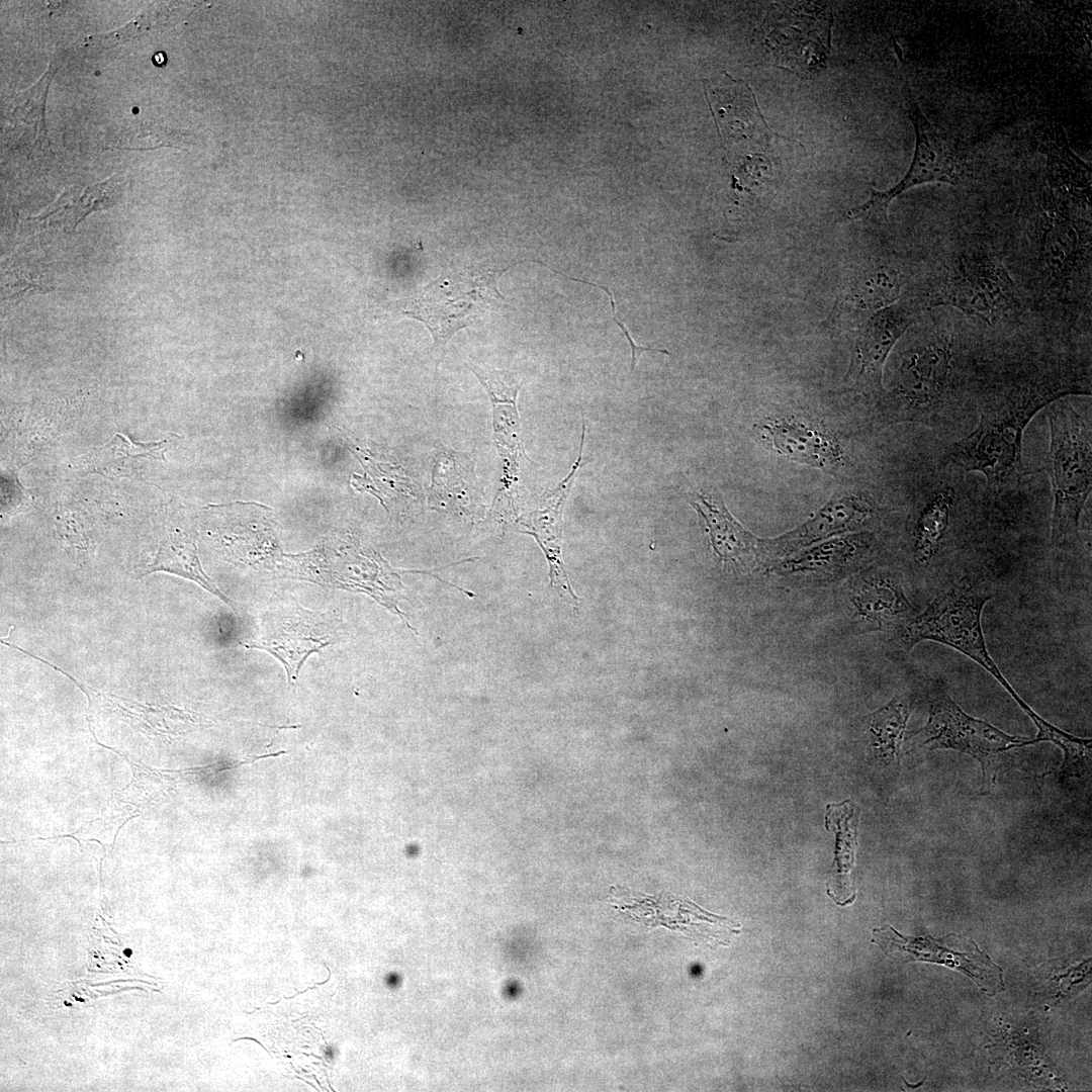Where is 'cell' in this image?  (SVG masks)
<instances>
[{
	"label": "cell",
	"mask_w": 1092,
	"mask_h": 1092,
	"mask_svg": "<svg viewBox=\"0 0 1092 1092\" xmlns=\"http://www.w3.org/2000/svg\"><path fill=\"white\" fill-rule=\"evenodd\" d=\"M932 305H949L994 324L1016 304L1014 282L999 259L983 248H967L943 268L930 296Z\"/></svg>",
	"instance_id": "cell-6"
},
{
	"label": "cell",
	"mask_w": 1092,
	"mask_h": 1092,
	"mask_svg": "<svg viewBox=\"0 0 1092 1092\" xmlns=\"http://www.w3.org/2000/svg\"><path fill=\"white\" fill-rule=\"evenodd\" d=\"M954 502L949 486L938 489L923 507L913 533V556L917 563H929L937 553L948 528Z\"/></svg>",
	"instance_id": "cell-25"
},
{
	"label": "cell",
	"mask_w": 1092,
	"mask_h": 1092,
	"mask_svg": "<svg viewBox=\"0 0 1092 1092\" xmlns=\"http://www.w3.org/2000/svg\"><path fill=\"white\" fill-rule=\"evenodd\" d=\"M909 112L916 132V149L912 164L903 179L886 191L872 188L868 201L848 210L843 220L886 219L891 201L905 190L927 182L958 185L968 177V167L958 152L937 133L925 119L908 94Z\"/></svg>",
	"instance_id": "cell-10"
},
{
	"label": "cell",
	"mask_w": 1092,
	"mask_h": 1092,
	"mask_svg": "<svg viewBox=\"0 0 1092 1092\" xmlns=\"http://www.w3.org/2000/svg\"><path fill=\"white\" fill-rule=\"evenodd\" d=\"M580 283H583V284H587V285H590V286H595V287H598V288H600V289L604 290V291H605V292H606V293L608 294V296H609V299H610V302H611V307H612V312H613V318H614L615 323L617 324V326H618V327H619V328H620V329L622 330V332H623V334L625 335V338L627 339V341H628V343H629V345H630V348H631V355H632V360H631V371H633V370H634V368H635V366H636V364H637V357H639V356L641 355V353H642L643 351H652V352H658V353H661V354H666V355H669V356H671V355H672V354H671V353H670V352H669L668 350H666V349H658V348H650V347H643V346H640V345L636 344V343L634 342V340L632 339L631 335L629 334V331H628L627 327H626V326H625V325H624V324H623L622 322H620V321L618 320V317L616 316V302H615V299H614L613 293H612V292L610 291V289H609L608 287L604 286V285H601V284H596V283H594V282H590V281H586V280H583V281H582V280H580Z\"/></svg>",
	"instance_id": "cell-30"
},
{
	"label": "cell",
	"mask_w": 1092,
	"mask_h": 1092,
	"mask_svg": "<svg viewBox=\"0 0 1092 1092\" xmlns=\"http://www.w3.org/2000/svg\"><path fill=\"white\" fill-rule=\"evenodd\" d=\"M507 269L473 265L443 274L419 291L403 313L425 324L437 345H445L500 304L497 280Z\"/></svg>",
	"instance_id": "cell-5"
},
{
	"label": "cell",
	"mask_w": 1092,
	"mask_h": 1092,
	"mask_svg": "<svg viewBox=\"0 0 1092 1092\" xmlns=\"http://www.w3.org/2000/svg\"><path fill=\"white\" fill-rule=\"evenodd\" d=\"M905 280L897 267L877 260L864 266L839 296L831 321L843 325L861 323L873 312L894 304L901 296Z\"/></svg>",
	"instance_id": "cell-19"
},
{
	"label": "cell",
	"mask_w": 1092,
	"mask_h": 1092,
	"mask_svg": "<svg viewBox=\"0 0 1092 1092\" xmlns=\"http://www.w3.org/2000/svg\"><path fill=\"white\" fill-rule=\"evenodd\" d=\"M470 370L487 392L492 406L493 442L502 461L503 485L496 497L509 495L518 479L520 458L523 455L521 424L517 408L521 383L508 370L487 369L472 362Z\"/></svg>",
	"instance_id": "cell-14"
},
{
	"label": "cell",
	"mask_w": 1092,
	"mask_h": 1092,
	"mask_svg": "<svg viewBox=\"0 0 1092 1092\" xmlns=\"http://www.w3.org/2000/svg\"><path fill=\"white\" fill-rule=\"evenodd\" d=\"M167 440L134 443L116 434L105 445L95 448L80 460L85 473L109 478L133 477L150 460L164 461Z\"/></svg>",
	"instance_id": "cell-23"
},
{
	"label": "cell",
	"mask_w": 1092,
	"mask_h": 1092,
	"mask_svg": "<svg viewBox=\"0 0 1092 1092\" xmlns=\"http://www.w3.org/2000/svg\"><path fill=\"white\" fill-rule=\"evenodd\" d=\"M1071 394H1090L1089 385L1058 373H1036L1011 382L985 400L977 427L949 446L945 462L965 472H980L991 484L1014 480L1024 469L1025 427L1041 408Z\"/></svg>",
	"instance_id": "cell-1"
},
{
	"label": "cell",
	"mask_w": 1092,
	"mask_h": 1092,
	"mask_svg": "<svg viewBox=\"0 0 1092 1092\" xmlns=\"http://www.w3.org/2000/svg\"><path fill=\"white\" fill-rule=\"evenodd\" d=\"M909 716V704L904 699L895 698L867 717L870 750L885 765L899 760Z\"/></svg>",
	"instance_id": "cell-24"
},
{
	"label": "cell",
	"mask_w": 1092,
	"mask_h": 1092,
	"mask_svg": "<svg viewBox=\"0 0 1092 1092\" xmlns=\"http://www.w3.org/2000/svg\"><path fill=\"white\" fill-rule=\"evenodd\" d=\"M123 953H124V954H125L126 957H128V958H129V957L131 956L132 951H131V949H130V948H126V949H124Z\"/></svg>",
	"instance_id": "cell-33"
},
{
	"label": "cell",
	"mask_w": 1092,
	"mask_h": 1092,
	"mask_svg": "<svg viewBox=\"0 0 1092 1092\" xmlns=\"http://www.w3.org/2000/svg\"><path fill=\"white\" fill-rule=\"evenodd\" d=\"M155 571H166L190 579L216 596L236 612L237 604L229 599L203 571L197 547L191 535L184 529L175 527L166 532L161 539L153 560L140 571V576Z\"/></svg>",
	"instance_id": "cell-22"
},
{
	"label": "cell",
	"mask_w": 1092,
	"mask_h": 1092,
	"mask_svg": "<svg viewBox=\"0 0 1092 1092\" xmlns=\"http://www.w3.org/2000/svg\"><path fill=\"white\" fill-rule=\"evenodd\" d=\"M872 940L886 952L902 953L908 961L932 962L960 971L989 995L1004 988L1002 970L974 941L962 936L906 937L887 925L874 929Z\"/></svg>",
	"instance_id": "cell-11"
},
{
	"label": "cell",
	"mask_w": 1092,
	"mask_h": 1092,
	"mask_svg": "<svg viewBox=\"0 0 1092 1092\" xmlns=\"http://www.w3.org/2000/svg\"><path fill=\"white\" fill-rule=\"evenodd\" d=\"M183 138H184V135H181L179 133H174L173 131H171V132H168L167 130L166 131H161V132H159V131H151L150 135H145V134H143V136L140 135V134H135V135L130 134V135H127V136L122 135L121 139L119 140V142L114 147L122 148V149L123 148H126V149H149L150 148V149H152V148H159V147H164V146L178 147L179 145L177 143H180V144L183 143L184 142Z\"/></svg>",
	"instance_id": "cell-29"
},
{
	"label": "cell",
	"mask_w": 1092,
	"mask_h": 1092,
	"mask_svg": "<svg viewBox=\"0 0 1092 1092\" xmlns=\"http://www.w3.org/2000/svg\"><path fill=\"white\" fill-rule=\"evenodd\" d=\"M257 630L245 647L274 656L283 665L290 684L297 680L301 666L312 653L337 641L330 612L307 610L291 599H281L269 606Z\"/></svg>",
	"instance_id": "cell-8"
},
{
	"label": "cell",
	"mask_w": 1092,
	"mask_h": 1092,
	"mask_svg": "<svg viewBox=\"0 0 1092 1092\" xmlns=\"http://www.w3.org/2000/svg\"><path fill=\"white\" fill-rule=\"evenodd\" d=\"M915 735L922 736V745L929 749H953L976 759L985 788L995 785L1003 753L1031 745L1028 737L1009 735L967 714L942 689L932 694L927 723Z\"/></svg>",
	"instance_id": "cell-7"
},
{
	"label": "cell",
	"mask_w": 1092,
	"mask_h": 1092,
	"mask_svg": "<svg viewBox=\"0 0 1092 1092\" xmlns=\"http://www.w3.org/2000/svg\"><path fill=\"white\" fill-rule=\"evenodd\" d=\"M848 599L855 618L875 630L905 622L914 611L898 577L884 569H870L854 577Z\"/></svg>",
	"instance_id": "cell-18"
},
{
	"label": "cell",
	"mask_w": 1092,
	"mask_h": 1092,
	"mask_svg": "<svg viewBox=\"0 0 1092 1092\" xmlns=\"http://www.w3.org/2000/svg\"><path fill=\"white\" fill-rule=\"evenodd\" d=\"M1030 719L1038 730L1035 738L1031 739V745L1048 741L1062 749L1064 759L1060 767L1061 779L1081 778L1090 769L1092 758L1091 739L1071 735L1046 722L1036 713Z\"/></svg>",
	"instance_id": "cell-27"
},
{
	"label": "cell",
	"mask_w": 1092,
	"mask_h": 1092,
	"mask_svg": "<svg viewBox=\"0 0 1092 1092\" xmlns=\"http://www.w3.org/2000/svg\"><path fill=\"white\" fill-rule=\"evenodd\" d=\"M690 504L704 521L714 555L747 571L769 562L767 542L748 532L728 511L721 492L702 486L690 493Z\"/></svg>",
	"instance_id": "cell-13"
},
{
	"label": "cell",
	"mask_w": 1092,
	"mask_h": 1092,
	"mask_svg": "<svg viewBox=\"0 0 1092 1092\" xmlns=\"http://www.w3.org/2000/svg\"><path fill=\"white\" fill-rule=\"evenodd\" d=\"M278 568L283 577L364 593L416 632L398 608L399 600L405 598L403 571L393 569L378 552L362 547L355 538L347 537L338 544L328 540L308 552L284 554Z\"/></svg>",
	"instance_id": "cell-3"
},
{
	"label": "cell",
	"mask_w": 1092,
	"mask_h": 1092,
	"mask_svg": "<svg viewBox=\"0 0 1092 1092\" xmlns=\"http://www.w3.org/2000/svg\"><path fill=\"white\" fill-rule=\"evenodd\" d=\"M584 440H580L578 456L567 476L555 487L545 491L538 507L528 514L529 522H522L527 530L519 532L531 535L543 550L549 564L551 586L577 601L573 594L561 555L562 511L581 465Z\"/></svg>",
	"instance_id": "cell-17"
},
{
	"label": "cell",
	"mask_w": 1092,
	"mask_h": 1092,
	"mask_svg": "<svg viewBox=\"0 0 1092 1092\" xmlns=\"http://www.w3.org/2000/svg\"><path fill=\"white\" fill-rule=\"evenodd\" d=\"M916 315V306L904 301L873 312L860 324L844 376L847 389L861 393L883 391L884 364Z\"/></svg>",
	"instance_id": "cell-12"
},
{
	"label": "cell",
	"mask_w": 1092,
	"mask_h": 1092,
	"mask_svg": "<svg viewBox=\"0 0 1092 1092\" xmlns=\"http://www.w3.org/2000/svg\"><path fill=\"white\" fill-rule=\"evenodd\" d=\"M183 7L176 3L152 5L142 11L131 22L116 30L89 35L86 38V43L97 47H111L159 30L183 15Z\"/></svg>",
	"instance_id": "cell-28"
},
{
	"label": "cell",
	"mask_w": 1092,
	"mask_h": 1092,
	"mask_svg": "<svg viewBox=\"0 0 1092 1092\" xmlns=\"http://www.w3.org/2000/svg\"><path fill=\"white\" fill-rule=\"evenodd\" d=\"M877 516L874 505L854 494L830 499L805 523L775 539H767L770 560L784 557L816 542L858 531Z\"/></svg>",
	"instance_id": "cell-16"
},
{
	"label": "cell",
	"mask_w": 1092,
	"mask_h": 1092,
	"mask_svg": "<svg viewBox=\"0 0 1092 1092\" xmlns=\"http://www.w3.org/2000/svg\"><path fill=\"white\" fill-rule=\"evenodd\" d=\"M481 494L473 460L464 452L440 446L432 467L430 502L472 512L481 506Z\"/></svg>",
	"instance_id": "cell-21"
},
{
	"label": "cell",
	"mask_w": 1092,
	"mask_h": 1092,
	"mask_svg": "<svg viewBox=\"0 0 1092 1092\" xmlns=\"http://www.w3.org/2000/svg\"><path fill=\"white\" fill-rule=\"evenodd\" d=\"M327 969H328V971H329V976H328V978H327V979H326V980H325L324 982H321V983H316V984H315L314 986H311V987H307V988H306V989H304L303 991L297 992V993H295L294 995H292V996H290V997H286V996H284V998H285V999H292V998L296 997V995H299V994H301V993H304V992H306V991H307V990H309V989H314V988H315V987H316L317 985H324L325 983H327V982H328V981L330 980V978H331V972H330V969H329V967H328Z\"/></svg>",
	"instance_id": "cell-31"
},
{
	"label": "cell",
	"mask_w": 1092,
	"mask_h": 1092,
	"mask_svg": "<svg viewBox=\"0 0 1092 1092\" xmlns=\"http://www.w3.org/2000/svg\"><path fill=\"white\" fill-rule=\"evenodd\" d=\"M769 449L796 462L836 473L845 466L842 446L825 428L796 417L765 418L757 425Z\"/></svg>",
	"instance_id": "cell-15"
},
{
	"label": "cell",
	"mask_w": 1092,
	"mask_h": 1092,
	"mask_svg": "<svg viewBox=\"0 0 1092 1092\" xmlns=\"http://www.w3.org/2000/svg\"><path fill=\"white\" fill-rule=\"evenodd\" d=\"M1082 243L1074 229L1056 221L1044 231L1039 247V262L1048 276L1063 282L1072 277L1081 261Z\"/></svg>",
	"instance_id": "cell-26"
},
{
	"label": "cell",
	"mask_w": 1092,
	"mask_h": 1092,
	"mask_svg": "<svg viewBox=\"0 0 1092 1092\" xmlns=\"http://www.w3.org/2000/svg\"><path fill=\"white\" fill-rule=\"evenodd\" d=\"M875 536L870 532L846 535L824 542L778 565V572L787 576L809 579H828L852 570L872 553Z\"/></svg>",
	"instance_id": "cell-20"
},
{
	"label": "cell",
	"mask_w": 1092,
	"mask_h": 1092,
	"mask_svg": "<svg viewBox=\"0 0 1092 1092\" xmlns=\"http://www.w3.org/2000/svg\"><path fill=\"white\" fill-rule=\"evenodd\" d=\"M990 599L980 586L963 580L905 621L900 641L906 651L922 641L938 642L960 651L992 674L1019 704L1022 699L1001 673L985 642L981 618Z\"/></svg>",
	"instance_id": "cell-4"
},
{
	"label": "cell",
	"mask_w": 1092,
	"mask_h": 1092,
	"mask_svg": "<svg viewBox=\"0 0 1092 1092\" xmlns=\"http://www.w3.org/2000/svg\"><path fill=\"white\" fill-rule=\"evenodd\" d=\"M1048 406L1045 468L1054 495L1051 544L1064 548L1079 539L1080 517L1091 492L1092 427L1091 420L1064 397Z\"/></svg>",
	"instance_id": "cell-2"
},
{
	"label": "cell",
	"mask_w": 1092,
	"mask_h": 1092,
	"mask_svg": "<svg viewBox=\"0 0 1092 1092\" xmlns=\"http://www.w3.org/2000/svg\"><path fill=\"white\" fill-rule=\"evenodd\" d=\"M238 1039H251V1040H254L257 1043H259L269 1054V1051L266 1048H264V1045L259 1040H257L256 1038H253V1037H241V1038H238Z\"/></svg>",
	"instance_id": "cell-32"
},
{
	"label": "cell",
	"mask_w": 1092,
	"mask_h": 1092,
	"mask_svg": "<svg viewBox=\"0 0 1092 1092\" xmlns=\"http://www.w3.org/2000/svg\"><path fill=\"white\" fill-rule=\"evenodd\" d=\"M953 372L950 336L937 334L916 347L898 369L891 391V422L930 424Z\"/></svg>",
	"instance_id": "cell-9"
}]
</instances>
